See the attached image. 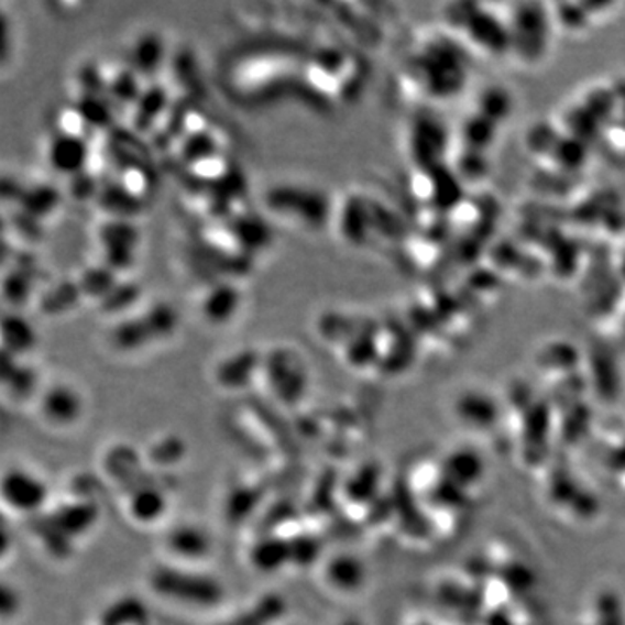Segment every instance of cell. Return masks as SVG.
I'll return each instance as SVG.
<instances>
[{"label":"cell","mask_w":625,"mask_h":625,"mask_svg":"<svg viewBox=\"0 0 625 625\" xmlns=\"http://www.w3.org/2000/svg\"><path fill=\"white\" fill-rule=\"evenodd\" d=\"M0 498L17 513H30L44 504L46 485L26 469H11L0 478Z\"/></svg>","instance_id":"obj_1"},{"label":"cell","mask_w":625,"mask_h":625,"mask_svg":"<svg viewBox=\"0 0 625 625\" xmlns=\"http://www.w3.org/2000/svg\"><path fill=\"white\" fill-rule=\"evenodd\" d=\"M46 156L51 169L59 174H74L86 165V143L83 138L62 131L51 138Z\"/></svg>","instance_id":"obj_2"},{"label":"cell","mask_w":625,"mask_h":625,"mask_svg":"<svg viewBox=\"0 0 625 625\" xmlns=\"http://www.w3.org/2000/svg\"><path fill=\"white\" fill-rule=\"evenodd\" d=\"M33 341L35 333L25 318L18 315L0 318V350L9 354L25 353L32 348Z\"/></svg>","instance_id":"obj_3"},{"label":"cell","mask_w":625,"mask_h":625,"mask_svg":"<svg viewBox=\"0 0 625 625\" xmlns=\"http://www.w3.org/2000/svg\"><path fill=\"white\" fill-rule=\"evenodd\" d=\"M46 412L53 419H72L78 410V399L74 391L68 387H53L46 396Z\"/></svg>","instance_id":"obj_4"}]
</instances>
